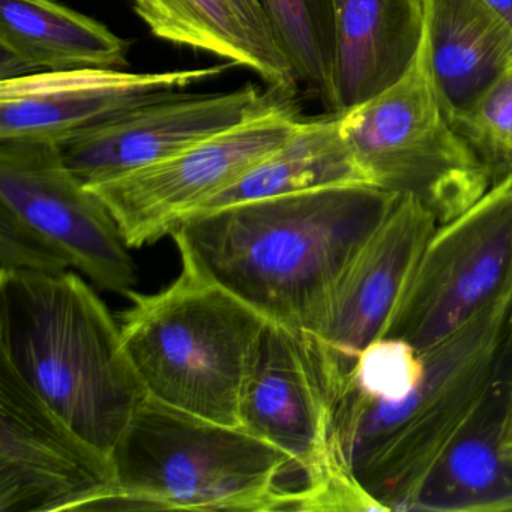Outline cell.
<instances>
[{"instance_id": "obj_1", "label": "cell", "mask_w": 512, "mask_h": 512, "mask_svg": "<svg viewBox=\"0 0 512 512\" xmlns=\"http://www.w3.org/2000/svg\"><path fill=\"white\" fill-rule=\"evenodd\" d=\"M398 197L368 184L332 185L196 215L170 236L266 319L299 331Z\"/></svg>"}, {"instance_id": "obj_2", "label": "cell", "mask_w": 512, "mask_h": 512, "mask_svg": "<svg viewBox=\"0 0 512 512\" xmlns=\"http://www.w3.org/2000/svg\"><path fill=\"white\" fill-rule=\"evenodd\" d=\"M512 281L454 334L422 352L424 376L398 403L350 391L332 412L353 472L388 511H412L446 452L502 391L512 355Z\"/></svg>"}, {"instance_id": "obj_3", "label": "cell", "mask_w": 512, "mask_h": 512, "mask_svg": "<svg viewBox=\"0 0 512 512\" xmlns=\"http://www.w3.org/2000/svg\"><path fill=\"white\" fill-rule=\"evenodd\" d=\"M0 356L109 457L148 397L121 325L74 272L0 274Z\"/></svg>"}, {"instance_id": "obj_4", "label": "cell", "mask_w": 512, "mask_h": 512, "mask_svg": "<svg viewBox=\"0 0 512 512\" xmlns=\"http://www.w3.org/2000/svg\"><path fill=\"white\" fill-rule=\"evenodd\" d=\"M173 241L181 274L152 295L128 293L119 323L125 350L152 400L241 427L242 388L269 320L215 280L184 241Z\"/></svg>"}, {"instance_id": "obj_5", "label": "cell", "mask_w": 512, "mask_h": 512, "mask_svg": "<svg viewBox=\"0 0 512 512\" xmlns=\"http://www.w3.org/2000/svg\"><path fill=\"white\" fill-rule=\"evenodd\" d=\"M116 509L299 511L286 452L242 427L146 397L112 451ZM301 475V473H299Z\"/></svg>"}, {"instance_id": "obj_6", "label": "cell", "mask_w": 512, "mask_h": 512, "mask_svg": "<svg viewBox=\"0 0 512 512\" xmlns=\"http://www.w3.org/2000/svg\"><path fill=\"white\" fill-rule=\"evenodd\" d=\"M340 121L365 184L416 197L439 226L475 205L494 184L452 124L434 79L425 31L404 76L341 113Z\"/></svg>"}, {"instance_id": "obj_7", "label": "cell", "mask_w": 512, "mask_h": 512, "mask_svg": "<svg viewBox=\"0 0 512 512\" xmlns=\"http://www.w3.org/2000/svg\"><path fill=\"white\" fill-rule=\"evenodd\" d=\"M512 281V176L463 214L440 224L416 259L380 337L418 352L490 305Z\"/></svg>"}, {"instance_id": "obj_8", "label": "cell", "mask_w": 512, "mask_h": 512, "mask_svg": "<svg viewBox=\"0 0 512 512\" xmlns=\"http://www.w3.org/2000/svg\"><path fill=\"white\" fill-rule=\"evenodd\" d=\"M437 227L436 215L421 200L398 197L299 329L332 410L352 389L359 355L382 334Z\"/></svg>"}, {"instance_id": "obj_9", "label": "cell", "mask_w": 512, "mask_h": 512, "mask_svg": "<svg viewBox=\"0 0 512 512\" xmlns=\"http://www.w3.org/2000/svg\"><path fill=\"white\" fill-rule=\"evenodd\" d=\"M302 119L286 100L166 160L86 187L112 212L128 247L154 244L286 143Z\"/></svg>"}, {"instance_id": "obj_10", "label": "cell", "mask_w": 512, "mask_h": 512, "mask_svg": "<svg viewBox=\"0 0 512 512\" xmlns=\"http://www.w3.org/2000/svg\"><path fill=\"white\" fill-rule=\"evenodd\" d=\"M112 458L59 418L0 356V512L115 508Z\"/></svg>"}, {"instance_id": "obj_11", "label": "cell", "mask_w": 512, "mask_h": 512, "mask_svg": "<svg viewBox=\"0 0 512 512\" xmlns=\"http://www.w3.org/2000/svg\"><path fill=\"white\" fill-rule=\"evenodd\" d=\"M0 206L43 233L73 268L103 290L127 296L137 266L103 200L62 160L56 142H0Z\"/></svg>"}, {"instance_id": "obj_12", "label": "cell", "mask_w": 512, "mask_h": 512, "mask_svg": "<svg viewBox=\"0 0 512 512\" xmlns=\"http://www.w3.org/2000/svg\"><path fill=\"white\" fill-rule=\"evenodd\" d=\"M293 98L256 85L206 94L164 92L62 140L59 151L89 187L166 160Z\"/></svg>"}, {"instance_id": "obj_13", "label": "cell", "mask_w": 512, "mask_h": 512, "mask_svg": "<svg viewBox=\"0 0 512 512\" xmlns=\"http://www.w3.org/2000/svg\"><path fill=\"white\" fill-rule=\"evenodd\" d=\"M229 62L193 70L127 73L109 68L46 71L0 80V142H62L148 98L221 76Z\"/></svg>"}, {"instance_id": "obj_14", "label": "cell", "mask_w": 512, "mask_h": 512, "mask_svg": "<svg viewBox=\"0 0 512 512\" xmlns=\"http://www.w3.org/2000/svg\"><path fill=\"white\" fill-rule=\"evenodd\" d=\"M241 427L286 452L302 488L335 442L332 407L301 332L269 320L239 401Z\"/></svg>"}, {"instance_id": "obj_15", "label": "cell", "mask_w": 512, "mask_h": 512, "mask_svg": "<svg viewBox=\"0 0 512 512\" xmlns=\"http://www.w3.org/2000/svg\"><path fill=\"white\" fill-rule=\"evenodd\" d=\"M332 115L349 112L404 76L424 37L422 0H334Z\"/></svg>"}, {"instance_id": "obj_16", "label": "cell", "mask_w": 512, "mask_h": 512, "mask_svg": "<svg viewBox=\"0 0 512 512\" xmlns=\"http://www.w3.org/2000/svg\"><path fill=\"white\" fill-rule=\"evenodd\" d=\"M131 44L58 0H0V76L128 67Z\"/></svg>"}, {"instance_id": "obj_17", "label": "cell", "mask_w": 512, "mask_h": 512, "mask_svg": "<svg viewBox=\"0 0 512 512\" xmlns=\"http://www.w3.org/2000/svg\"><path fill=\"white\" fill-rule=\"evenodd\" d=\"M437 89L449 116L466 110L512 64V26L484 0H422Z\"/></svg>"}, {"instance_id": "obj_18", "label": "cell", "mask_w": 512, "mask_h": 512, "mask_svg": "<svg viewBox=\"0 0 512 512\" xmlns=\"http://www.w3.org/2000/svg\"><path fill=\"white\" fill-rule=\"evenodd\" d=\"M133 7L158 40L248 68L292 97L301 89L283 50L260 40L230 0H133Z\"/></svg>"}, {"instance_id": "obj_19", "label": "cell", "mask_w": 512, "mask_h": 512, "mask_svg": "<svg viewBox=\"0 0 512 512\" xmlns=\"http://www.w3.org/2000/svg\"><path fill=\"white\" fill-rule=\"evenodd\" d=\"M343 184L365 181L341 134L340 115L302 119L286 143L212 197L193 217L241 203Z\"/></svg>"}, {"instance_id": "obj_20", "label": "cell", "mask_w": 512, "mask_h": 512, "mask_svg": "<svg viewBox=\"0 0 512 512\" xmlns=\"http://www.w3.org/2000/svg\"><path fill=\"white\" fill-rule=\"evenodd\" d=\"M509 391H500L446 452L412 511H512V461L500 446Z\"/></svg>"}, {"instance_id": "obj_21", "label": "cell", "mask_w": 512, "mask_h": 512, "mask_svg": "<svg viewBox=\"0 0 512 512\" xmlns=\"http://www.w3.org/2000/svg\"><path fill=\"white\" fill-rule=\"evenodd\" d=\"M275 40L301 89L331 112L334 97V0H260Z\"/></svg>"}, {"instance_id": "obj_22", "label": "cell", "mask_w": 512, "mask_h": 512, "mask_svg": "<svg viewBox=\"0 0 512 512\" xmlns=\"http://www.w3.org/2000/svg\"><path fill=\"white\" fill-rule=\"evenodd\" d=\"M451 121L494 182L512 176V64Z\"/></svg>"}, {"instance_id": "obj_23", "label": "cell", "mask_w": 512, "mask_h": 512, "mask_svg": "<svg viewBox=\"0 0 512 512\" xmlns=\"http://www.w3.org/2000/svg\"><path fill=\"white\" fill-rule=\"evenodd\" d=\"M422 376L421 352L401 338L379 337L359 355L350 391L373 400L398 403L412 394Z\"/></svg>"}, {"instance_id": "obj_24", "label": "cell", "mask_w": 512, "mask_h": 512, "mask_svg": "<svg viewBox=\"0 0 512 512\" xmlns=\"http://www.w3.org/2000/svg\"><path fill=\"white\" fill-rule=\"evenodd\" d=\"M73 263L49 238L0 206V274H64Z\"/></svg>"}, {"instance_id": "obj_25", "label": "cell", "mask_w": 512, "mask_h": 512, "mask_svg": "<svg viewBox=\"0 0 512 512\" xmlns=\"http://www.w3.org/2000/svg\"><path fill=\"white\" fill-rule=\"evenodd\" d=\"M230 4L233 5L239 16L242 17L248 28L265 43L271 44V46L278 47L281 49L278 41L275 40L274 34H272L271 26H269L268 19H266L265 11H263L260 0H230ZM286 55V53H284Z\"/></svg>"}, {"instance_id": "obj_26", "label": "cell", "mask_w": 512, "mask_h": 512, "mask_svg": "<svg viewBox=\"0 0 512 512\" xmlns=\"http://www.w3.org/2000/svg\"><path fill=\"white\" fill-rule=\"evenodd\" d=\"M500 446H502L503 455H505L509 461H512V394H509L505 415H503Z\"/></svg>"}, {"instance_id": "obj_27", "label": "cell", "mask_w": 512, "mask_h": 512, "mask_svg": "<svg viewBox=\"0 0 512 512\" xmlns=\"http://www.w3.org/2000/svg\"><path fill=\"white\" fill-rule=\"evenodd\" d=\"M484 2L512 26V0H484Z\"/></svg>"}, {"instance_id": "obj_28", "label": "cell", "mask_w": 512, "mask_h": 512, "mask_svg": "<svg viewBox=\"0 0 512 512\" xmlns=\"http://www.w3.org/2000/svg\"><path fill=\"white\" fill-rule=\"evenodd\" d=\"M509 394H512V374L511 379H509Z\"/></svg>"}, {"instance_id": "obj_29", "label": "cell", "mask_w": 512, "mask_h": 512, "mask_svg": "<svg viewBox=\"0 0 512 512\" xmlns=\"http://www.w3.org/2000/svg\"><path fill=\"white\" fill-rule=\"evenodd\" d=\"M511 329H512V310H511Z\"/></svg>"}]
</instances>
